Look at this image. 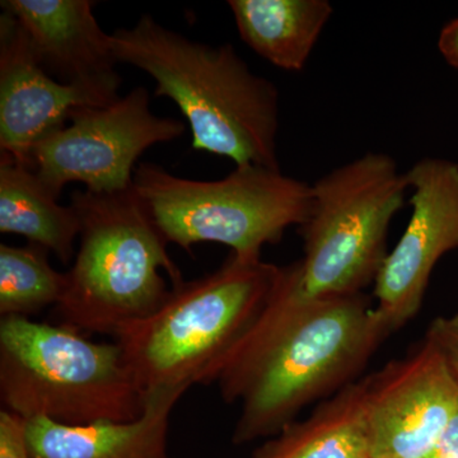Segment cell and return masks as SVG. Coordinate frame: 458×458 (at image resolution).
Segmentation results:
<instances>
[{
	"label": "cell",
	"mask_w": 458,
	"mask_h": 458,
	"mask_svg": "<svg viewBox=\"0 0 458 458\" xmlns=\"http://www.w3.org/2000/svg\"><path fill=\"white\" fill-rule=\"evenodd\" d=\"M182 394L148 400L143 415L128 423L98 421L65 426L47 418L25 419L31 458H170L172 409Z\"/></svg>",
	"instance_id": "cell-13"
},
{
	"label": "cell",
	"mask_w": 458,
	"mask_h": 458,
	"mask_svg": "<svg viewBox=\"0 0 458 458\" xmlns=\"http://www.w3.org/2000/svg\"><path fill=\"white\" fill-rule=\"evenodd\" d=\"M429 458H458V411L437 443Z\"/></svg>",
	"instance_id": "cell-21"
},
{
	"label": "cell",
	"mask_w": 458,
	"mask_h": 458,
	"mask_svg": "<svg viewBox=\"0 0 458 458\" xmlns=\"http://www.w3.org/2000/svg\"><path fill=\"white\" fill-rule=\"evenodd\" d=\"M185 131L181 120L153 113L147 89L135 87L106 106L74 110L63 128L33 148L31 170L57 199L71 182L96 194L125 191L134 185L140 157Z\"/></svg>",
	"instance_id": "cell-8"
},
{
	"label": "cell",
	"mask_w": 458,
	"mask_h": 458,
	"mask_svg": "<svg viewBox=\"0 0 458 458\" xmlns=\"http://www.w3.org/2000/svg\"><path fill=\"white\" fill-rule=\"evenodd\" d=\"M0 458H31L25 419L5 409L0 411Z\"/></svg>",
	"instance_id": "cell-19"
},
{
	"label": "cell",
	"mask_w": 458,
	"mask_h": 458,
	"mask_svg": "<svg viewBox=\"0 0 458 458\" xmlns=\"http://www.w3.org/2000/svg\"><path fill=\"white\" fill-rule=\"evenodd\" d=\"M391 333L366 294L302 300L292 265L280 267L269 304L216 381L223 399L241 403L232 442L276 436L310 403L352 384Z\"/></svg>",
	"instance_id": "cell-1"
},
{
	"label": "cell",
	"mask_w": 458,
	"mask_h": 458,
	"mask_svg": "<svg viewBox=\"0 0 458 458\" xmlns=\"http://www.w3.org/2000/svg\"><path fill=\"white\" fill-rule=\"evenodd\" d=\"M438 49L445 62L458 69V17L443 27L439 33Z\"/></svg>",
	"instance_id": "cell-20"
},
{
	"label": "cell",
	"mask_w": 458,
	"mask_h": 458,
	"mask_svg": "<svg viewBox=\"0 0 458 458\" xmlns=\"http://www.w3.org/2000/svg\"><path fill=\"white\" fill-rule=\"evenodd\" d=\"M134 189L168 243L186 252L197 243H222L245 258H261L262 247L302 225L312 204L311 185L254 165H236L225 179L200 181L141 162Z\"/></svg>",
	"instance_id": "cell-7"
},
{
	"label": "cell",
	"mask_w": 458,
	"mask_h": 458,
	"mask_svg": "<svg viewBox=\"0 0 458 458\" xmlns=\"http://www.w3.org/2000/svg\"><path fill=\"white\" fill-rule=\"evenodd\" d=\"M49 251L29 243L0 245V315L29 318L51 304H59L66 288V273L51 267Z\"/></svg>",
	"instance_id": "cell-17"
},
{
	"label": "cell",
	"mask_w": 458,
	"mask_h": 458,
	"mask_svg": "<svg viewBox=\"0 0 458 458\" xmlns=\"http://www.w3.org/2000/svg\"><path fill=\"white\" fill-rule=\"evenodd\" d=\"M117 64L146 72L156 98H170L186 117L195 150L236 165L280 170L276 156L279 92L254 73L233 45L190 40L143 14L111 33Z\"/></svg>",
	"instance_id": "cell-2"
},
{
	"label": "cell",
	"mask_w": 458,
	"mask_h": 458,
	"mask_svg": "<svg viewBox=\"0 0 458 458\" xmlns=\"http://www.w3.org/2000/svg\"><path fill=\"white\" fill-rule=\"evenodd\" d=\"M370 458H429L458 411V382L429 340L366 377Z\"/></svg>",
	"instance_id": "cell-9"
},
{
	"label": "cell",
	"mask_w": 458,
	"mask_h": 458,
	"mask_svg": "<svg viewBox=\"0 0 458 458\" xmlns=\"http://www.w3.org/2000/svg\"><path fill=\"white\" fill-rule=\"evenodd\" d=\"M426 339L441 352L458 382V312L434 319Z\"/></svg>",
	"instance_id": "cell-18"
},
{
	"label": "cell",
	"mask_w": 458,
	"mask_h": 458,
	"mask_svg": "<svg viewBox=\"0 0 458 458\" xmlns=\"http://www.w3.org/2000/svg\"><path fill=\"white\" fill-rule=\"evenodd\" d=\"M241 40L270 64L303 71L333 17L327 0H229Z\"/></svg>",
	"instance_id": "cell-14"
},
{
	"label": "cell",
	"mask_w": 458,
	"mask_h": 458,
	"mask_svg": "<svg viewBox=\"0 0 458 458\" xmlns=\"http://www.w3.org/2000/svg\"><path fill=\"white\" fill-rule=\"evenodd\" d=\"M252 458H370L366 379L345 386L309 418L289 424Z\"/></svg>",
	"instance_id": "cell-15"
},
{
	"label": "cell",
	"mask_w": 458,
	"mask_h": 458,
	"mask_svg": "<svg viewBox=\"0 0 458 458\" xmlns=\"http://www.w3.org/2000/svg\"><path fill=\"white\" fill-rule=\"evenodd\" d=\"M405 174L411 216L375 280L376 309L394 331L418 315L437 262L458 249V165L427 157Z\"/></svg>",
	"instance_id": "cell-10"
},
{
	"label": "cell",
	"mask_w": 458,
	"mask_h": 458,
	"mask_svg": "<svg viewBox=\"0 0 458 458\" xmlns=\"http://www.w3.org/2000/svg\"><path fill=\"white\" fill-rule=\"evenodd\" d=\"M90 0H3L29 36L42 68L59 82L119 92L111 35L98 25Z\"/></svg>",
	"instance_id": "cell-12"
},
{
	"label": "cell",
	"mask_w": 458,
	"mask_h": 458,
	"mask_svg": "<svg viewBox=\"0 0 458 458\" xmlns=\"http://www.w3.org/2000/svg\"><path fill=\"white\" fill-rule=\"evenodd\" d=\"M57 200L31 168L0 156V232L21 234L69 264L81 221Z\"/></svg>",
	"instance_id": "cell-16"
},
{
	"label": "cell",
	"mask_w": 458,
	"mask_h": 458,
	"mask_svg": "<svg viewBox=\"0 0 458 458\" xmlns=\"http://www.w3.org/2000/svg\"><path fill=\"white\" fill-rule=\"evenodd\" d=\"M280 267L232 252L222 267L172 286L152 315L114 336L148 400L212 385L269 304Z\"/></svg>",
	"instance_id": "cell-3"
},
{
	"label": "cell",
	"mask_w": 458,
	"mask_h": 458,
	"mask_svg": "<svg viewBox=\"0 0 458 458\" xmlns=\"http://www.w3.org/2000/svg\"><path fill=\"white\" fill-rule=\"evenodd\" d=\"M309 216L298 227L302 260L292 265L302 300L363 293L387 258L388 228L405 203L409 185L396 159L367 155L312 183Z\"/></svg>",
	"instance_id": "cell-6"
},
{
	"label": "cell",
	"mask_w": 458,
	"mask_h": 458,
	"mask_svg": "<svg viewBox=\"0 0 458 458\" xmlns=\"http://www.w3.org/2000/svg\"><path fill=\"white\" fill-rule=\"evenodd\" d=\"M81 243L56 309L63 327L77 333L116 336L123 327L152 315L182 274L167 252V240L132 188L114 194L75 190Z\"/></svg>",
	"instance_id": "cell-4"
},
{
	"label": "cell",
	"mask_w": 458,
	"mask_h": 458,
	"mask_svg": "<svg viewBox=\"0 0 458 458\" xmlns=\"http://www.w3.org/2000/svg\"><path fill=\"white\" fill-rule=\"evenodd\" d=\"M117 90L75 86L51 77L29 36L7 12L0 16V156L31 168L38 141L63 128L74 110L106 106Z\"/></svg>",
	"instance_id": "cell-11"
},
{
	"label": "cell",
	"mask_w": 458,
	"mask_h": 458,
	"mask_svg": "<svg viewBox=\"0 0 458 458\" xmlns=\"http://www.w3.org/2000/svg\"><path fill=\"white\" fill-rule=\"evenodd\" d=\"M0 399L23 419L65 426L128 423L146 410L119 344L20 316L0 321Z\"/></svg>",
	"instance_id": "cell-5"
}]
</instances>
